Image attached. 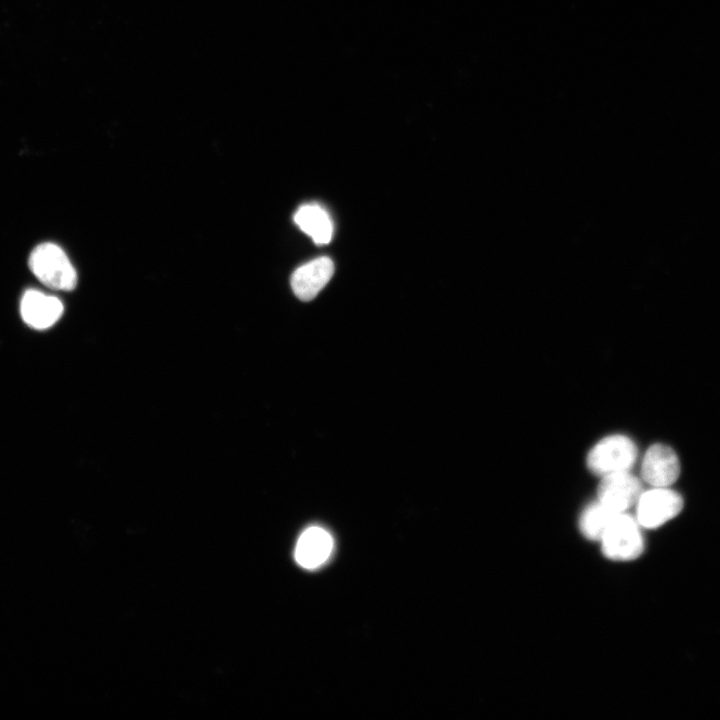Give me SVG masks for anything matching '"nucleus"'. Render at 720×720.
<instances>
[{"mask_svg":"<svg viewBox=\"0 0 720 720\" xmlns=\"http://www.w3.org/2000/svg\"><path fill=\"white\" fill-rule=\"evenodd\" d=\"M28 265L34 276L49 288L70 291L77 284V274L72 263L54 243L37 245L29 256Z\"/></svg>","mask_w":720,"mask_h":720,"instance_id":"obj_1","label":"nucleus"},{"mask_svg":"<svg viewBox=\"0 0 720 720\" xmlns=\"http://www.w3.org/2000/svg\"><path fill=\"white\" fill-rule=\"evenodd\" d=\"M603 554L611 560L629 561L644 550L641 526L627 513L616 514L599 540Z\"/></svg>","mask_w":720,"mask_h":720,"instance_id":"obj_2","label":"nucleus"},{"mask_svg":"<svg viewBox=\"0 0 720 720\" xmlns=\"http://www.w3.org/2000/svg\"><path fill=\"white\" fill-rule=\"evenodd\" d=\"M637 447L625 435L607 436L596 443L586 459L589 470L601 477L629 471L637 459Z\"/></svg>","mask_w":720,"mask_h":720,"instance_id":"obj_3","label":"nucleus"},{"mask_svg":"<svg viewBox=\"0 0 720 720\" xmlns=\"http://www.w3.org/2000/svg\"><path fill=\"white\" fill-rule=\"evenodd\" d=\"M635 506L640 526L653 529L676 517L683 508V499L668 487H652L642 491Z\"/></svg>","mask_w":720,"mask_h":720,"instance_id":"obj_4","label":"nucleus"},{"mask_svg":"<svg viewBox=\"0 0 720 720\" xmlns=\"http://www.w3.org/2000/svg\"><path fill=\"white\" fill-rule=\"evenodd\" d=\"M641 493L642 486L638 478L629 471L618 472L602 477L597 500L618 514L635 505Z\"/></svg>","mask_w":720,"mask_h":720,"instance_id":"obj_5","label":"nucleus"},{"mask_svg":"<svg viewBox=\"0 0 720 720\" xmlns=\"http://www.w3.org/2000/svg\"><path fill=\"white\" fill-rule=\"evenodd\" d=\"M680 474V462L675 451L661 443L654 444L644 454L641 475L652 487H669Z\"/></svg>","mask_w":720,"mask_h":720,"instance_id":"obj_6","label":"nucleus"},{"mask_svg":"<svg viewBox=\"0 0 720 720\" xmlns=\"http://www.w3.org/2000/svg\"><path fill=\"white\" fill-rule=\"evenodd\" d=\"M63 310L60 299L35 289L25 291L20 300L23 321L37 330L53 326L62 316Z\"/></svg>","mask_w":720,"mask_h":720,"instance_id":"obj_7","label":"nucleus"},{"mask_svg":"<svg viewBox=\"0 0 720 720\" xmlns=\"http://www.w3.org/2000/svg\"><path fill=\"white\" fill-rule=\"evenodd\" d=\"M334 273V264L328 257L316 258L299 268L291 277L294 294L302 301H310L329 282Z\"/></svg>","mask_w":720,"mask_h":720,"instance_id":"obj_8","label":"nucleus"},{"mask_svg":"<svg viewBox=\"0 0 720 720\" xmlns=\"http://www.w3.org/2000/svg\"><path fill=\"white\" fill-rule=\"evenodd\" d=\"M333 549V539L325 529L312 526L299 537L295 560L303 568L315 569L327 561Z\"/></svg>","mask_w":720,"mask_h":720,"instance_id":"obj_9","label":"nucleus"},{"mask_svg":"<svg viewBox=\"0 0 720 720\" xmlns=\"http://www.w3.org/2000/svg\"><path fill=\"white\" fill-rule=\"evenodd\" d=\"M294 221L316 244L323 245L330 242L333 224L330 216L321 206L316 204L301 206L294 215Z\"/></svg>","mask_w":720,"mask_h":720,"instance_id":"obj_10","label":"nucleus"},{"mask_svg":"<svg viewBox=\"0 0 720 720\" xmlns=\"http://www.w3.org/2000/svg\"><path fill=\"white\" fill-rule=\"evenodd\" d=\"M616 513L610 511L598 500L588 505L579 519V528L584 537L598 541Z\"/></svg>","mask_w":720,"mask_h":720,"instance_id":"obj_11","label":"nucleus"}]
</instances>
